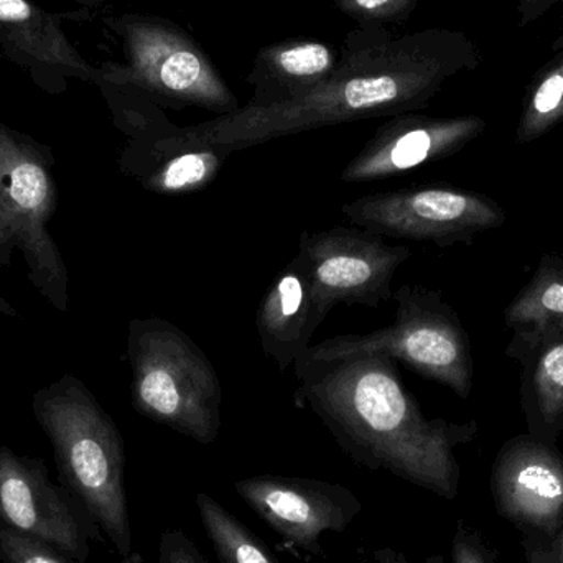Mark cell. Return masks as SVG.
Listing matches in <instances>:
<instances>
[{"mask_svg":"<svg viewBox=\"0 0 563 563\" xmlns=\"http://www.w3.org/2000/svg\"><path fill=\"white\" fill-rule=\"evenodd\" d=\"M478 65V48L465 33L427 29L399 35L360 25L344 36L336 69L314 91L266 108L241 106L184 128V134L231 155L314 129L393 118L426 109L450 79Z\"/></svg>","mask_w":563,"mask_h":563,"instance_id":"1","label":"cell"},{"mask_svg":"<svg viewBox=\"0 0 563 563\" xmlns=\"http://www.w3.org/2000/svg\"><path fill=\"white\" fill-rule=\"evenodd\" d=\"M294 366L300 383L295 400L310 407L357 465L456 498L462 478L456 449L478 435L475 420L427 419L397 361L386 354L301 357Z\"/></svg>","mask_w":563,"mask_h":563,"instance_id":"2","label":"cell"},{"mask_svg":"<svg viewBox=\"0 0 563 563\" xmlns=\"http://www.w3.org/2000/svg\"><path fill=\"white\" fill-rule=\"evenodd\" d=\"M33 416L48 437L59 482L104 532L124 561H134L121 432L95 394L71 374L33 394Z\"/></svg>","mask_w":563,"mask_h":563,"instance_id":"3","label":"cell"},{"mask_svg":"<svg viewBox=\"0 0 563 563\" xmlns=\"http://www.w3.org/2000/svg\"><path fill=\"white\" fill-rule=\"evenodd\" d=\"M132 407L201 445L221 430L220 376L205 351L177 324L162 318L129 323Z\"/></svg>","mask_w":563,"mask_h":563,"instance_id":"4","label":"cell"},{"mask_svg":"<svg viewBox=\"0 0 563 563\" xmlns=\"http://www.w3.org/2000/svg\"><path fill=\"white\" fill-rule=\"evenodd\" d=\"M396 318L389 327L366 334H341L310 346L303 357L336 360L357 353H380L406 364L423 379L442 384L466 400L473 393V356L459 313L439 291L402 285L394 291Z\"/></svg>","mask_w":563,"mask_h":563,"instance_id":"5","label":"cell"},{"mask_svg":"<svg viewBox=\"0 0 563 563\" xmlns=\"http://www.w3.org/2000/svg\"><path fill=\"white\" fill-rule=\"evenodd\" d=\"M48 147L0 122V201L12 221L26 277L56 310L68 311V269L48 223L58 205Z\"/></svg>","mask_w":563,"mask_h":563,"instance_id":"6","label":"cell"},{"mask_svg":"<svg viewBox=\"0 0 563 563\" xmlns=\"http://www.w3.org/2000/svg\"><path fill=\"white\" fill-rule=\"evenodd\" d=\"M112 26L121 33L128 56V66L109 78L112 81L144 89L174 108H198L218 115L241 108L207 52L170 20L124 15Z\"/></svg>","mask_w":563,"mask_h":563,"instance_id":"7","label":"cell"},{"mask_svg":"<svg viewBox=\"0 0 563 563\" xmlns=\"http://www.w3.org/2000/svg\"><path fill=\"white\" fill-rule=\"evenodd\" d=\"M341 213L353 227L383 238L433 244H472L506 223V211L486 195L449 185H420L364 195L344 203Z\"/></svg>","mask_w":563,"mask_h":563,"instance_id":"8","label":"cell"},{"mask_svg":"<svg viewBox=\"0 0 563 563\" xmlns=\"http://www.w3.org/2000/svg\"><path fill=\"white\" fill-rule=\"evenodd\" d=\"M297 254L310 277L314 310L324 321L336 305L377 308L393 300L390 284L410 250L404 244L390 246L386 238L351 224L303 231Z\"/></svg>","mask_w":563,"mask_h":563,"instance_id":"9","label":"cell"},{"mask_svg":"<svg viewBox=\"0 0 563 563\" xmlns=\"http://www.w3.org/2000/svg\"><path fill=\"white\" fill-rule=\"evenodd\" d=\"M73 503L52 482L42 460L0 446V521L86 563L91 558V539H101V529L88 515L76 512Z\"/></svg>","mask_w":563,"mask_h":563,"instance_id":"10","label":"cell"},{"mask_svg":"<svg viewBox=\"0 0 563 563\" xmlns=\"http://www.w3.org/2000/svg\"><path fill=\"white\" fill-rule=\"evenodd\" d=\"M234 489L287 548L313 555L324 532L346 531L363 509L351 489L318 479L254 476Z\"/></svg>","mask_w":563,"mask_h":563,"instance_id":"11","label":"cell"},{"mask_svg":"<svg viewBox=\"0 0 563 563\" xmlns=\"http://www.w3.org/2000/svg\"><path fill=\"white\" fill-rule=\"evenodd\" d=\"M492 493L499 516L552 541L563 528L561 452L529 433L508 440L493 463Z\"/></svg>","mask_w":563,"mask_h":563,"instance_id":"12","label":"cell"},{"mask_svg":"<svg viewBox=\"0 0 563 563\" xmlns=\"http://www.w3.org/2000/svg\"><path fill=\"white\" fill-rule=\"evenodd\" d=\"M479 115L433 118L406 112L387 119L341 172L344 184L387 180L452 157L485 132Z\"/></svg>","mask_w":563,"mask_h":563,"instance_id":"13","label":"cell"},{"mask_svg":"<svg viewBox=\"0 0 563 563\" xmlns=\"http://www.w3.org/2000/svg\"><path fill=\"white\" fill-rule=\"evenodd\" d=\"M230 154L191 141L184 129L165 124L154 134L141 135L122 157V170L152 194H197L210 187Z\"/></svg>","mask_w":563,"mask_h":563,"instance_id":"14","label":"cell"},{"mask_svg":"<svg viewBox=\"0 0 563 563\" xmlns=\"http://www.w3.org/2000/svg\"><path fill=\"white\" fill-rule=\"evenodd\" d=\"M321 323L307 267L297 254L277 274L257 307L256 328L264 354L285 373L308 353Z\"/></svg>","mask_w":563,"mask_h":563,"instance_id":"15","label":"cell"},{"mask_svg":"<svg viewBox=\"0 0 563 563\" xmlns=\"http://www.w3.org/2000/svg\"><path fill=\"white\" fill-rule=\"evenodd\" d=\"M340 62V49L317 40H285L264 46L246 81L253 98L246 106L266 108L301 98L328 81Z\"/></svg>","mask_w":563,"mask_h":563,"instance_id":"16","label":"cell"},{"mask_svg":"<svg viewBox=\"0 0 563 563\" xmlns=\"http://www.w3.org/2000/svg\"><path fill=\"white\" fill-rule=\"evenodd\" d=\"M521 364V404L529 435L555 445L563 432V331L506 346Z\"/></svg>","mask_w":563,"mask_h":563,"instance_id":"17","label":"cell"},{"mask_svg":"<svg viewBox=\"0 0 563 563\" xmlns=\"http://www.w3.org/2000/svg\"><path fill=\"white\" fill-rule=\"evenodd\" d=\"M0 43L30 63L59 66L89 78L92 69L55 16L30 0H0Z\"/></svg>","mask_w":563,"mask_h":563,"instance_id":"18","label":"cell"},{"mask_svg":"<svg viewBox=\"0 0 563 563\" xmlns=\"http://www.w3.org/2000/svg\"><path fill=\"white\" fill-rule=\"evenodd\" d=\"M505 323L512 331L511 346L563 331V253L541 257L531 280L506 308Z\"/></svg>","mask_w":563,"mask_h":563,"instance_id":"19","label":"cell"},{"mask_svg":"<svg viewBox=\"0 0 563 563\" xmlns=\"http://www.w3.org/2000/svg\"><path fill=\"white\" fill-rule=\"evenodd\" d=\"M198 515L221 563H279L236 516L208 493L197 495Z\"/></svg>","mask_w":563,"mask_h":563,"instance_id":"20","label":"cell"},{"mask_svg":"<svg viewBox=\"0 0 563 563\" xmlns=\"http://www.w3.org/2000/svg\"><path fill=\"white\" fill-rule=\"evenodd\" d=\"M563 121V46L554 58L534 76L519 118V144L538 141Z\"/></svg>","mask_w":563,"mask_h":563,"instance_id":"21","label":"cell"},{"mask_svg":"<svg viewBox=\"0 0 563 563\" xmlns=\"http://www.w3.org/2000/svg\"><path fill=\"white\" fill-rule=\"evenodd\" d=\"M0 562L78 563L43 539L26 534L0 521Z\"/></svg>","mask_w":563,"mask_h":563,"instance_id":"22","label":"cell"},{"mask_svg":"<svg viewBox=\"0 0 563 563\" xmlns=\"http://www.w3.org/2000/svg\"><path fill=\"white\" fill-rule=\"evenodd\" d=\"M340 12L360 25L387 26L404 23L420 0H333Z\"/></svg>","mask_w":563,"mask_h":563,"instance_id":"23","label":"cell"},{"mask_svg":"<svg viewBox=\"0 0 563 563\" xmlns=\"http://www.w3.org/2000/svg\"><path fill=\"white\" fill-rule=\"evenodd\" d=\"M157 563H210L180 529H168L158 542Z\"/></svg>","mask_w":563,"mask_h":563,"instance_id":"24","label":"cell"},{"mask_svg":"<svg viewBox=\"0 0 563 563\" xmlns=\"http://www.w3.org/2000/svg\"><path fill=\"white\" fill-rule=\"evenodd\" d=\"M453 563H495L478 532L460 522L453 538Z\"/></svg>","mask_w":563,"mask_h":563,"instance_id":"25","label":"cell"},{"mask_svg":"<svg viewBox=\"0 0 563 563\" xmlns=\"http://www.w3.org/2000/svg\"><path fill=\"white\" fill-rule=\"evenodd\" d=\"M15 246V234H13L12 221L0 201V269H5L12 263Z\"/></svg>","mask_w":563,"mask_h":563,"instance_id":"26","label":"cell"},{"mask_svg":"<svg viewBox=\"0 0 563 563\" xmlns=\"http://www.w3.org/2000/svg\"><path fill=\"white\" fill-rule=\"evenodd\" d=\"M512 2L518 9L519 22L526 26L544 16L552 7L559 5L563 0H512Z\"/></svg>","mask_w":563,"mask_h":563,"instance_id":"27","label":"cell"},{"mask_svg":"<svg viewBox=\"0 0 563 563\" xmlns=\"http://www.w3.org/2000/svg\"><path fill=\"white\" fill-rule=\"evenodd\" d=\"M525 554L528 563H561L552 552L551 544L538 536H525Z\"/></svg>","mask_w":563,"mask_h":563,"instance_id":"28","label":"cell"},{"mask_svg":"<svg viewBox=\"0 0 563 563\" xmlns=\"http://www.w3.org/2000/svg\"><path fill=\"white\" fill-rule=\"evenodd\" d=\"M371 563H445V561L442 558H432L423 562H412L402 552L394 551V549H379L374 552Z\"/></svg>","mask_w":563,"mask_h":563,"instance_id":"29","label":"cell"},{"mask_svg":"<svg viewBox=\"0 0 563 563\" xmlns=\"http://www.w3.org/2000/svg\"><path fill=\"white\" fill-rule=\"evenodd\" d=\"M549 544H551L552 552H554L558 561L563 563V528L552 541H549Z\"/></svg>","mask_w":563,"mask_h":563,"instance_id":"30","label":"cell"},{"mask_svg":"<svg viewBox=\"0 0 563 563\" xmlns=\"http://www.w3.org/2000/svg\"><path fill=\"white\" fill-rule=\"evenodd\" d=\"M0 314H5V317H16L15 307L0 294Z\"/></svg>","mask_w":563,"mask_h":563,"instance_id":"31","label":"cell"},{"mask_svg":"<svg viewBox=\"0 0 563 563\" xmlns=\"http://www.w3.org/2000/svg\"><path fill=\"white\" fill-rule=\"evenodd\" d=\"M79 2L88 3V5H95V3H101L102 0H79Z\"/></svg>","mask_w":563,"mask_h":563,"instance_id":"32","label":"cell"}]
</instances>
